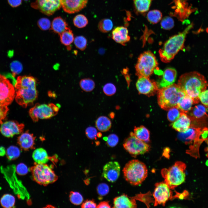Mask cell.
<instances>
[{"instance_id": "1", "label": "cell", "mask_w": 208, "mask_h": 208, "mask_svg": "<svg viewBox=\"0 0 208 208\" xmlns=\"http://www.w3.org/2000/svg\"><path fill=\"white\" fill-rule=\"evenodd\" d=\"M178 85L186 95L192 99L194 104L198 103L199 95L206 90L208 86L205 77L196 71L191 72L183 74L179 78Z\"/></svg>"}, {"instance_id": "2", "label": "cell", "mask_w": 208, "mask_h": 208, "mask_svg": "<svg viewBox=\"0 0 208 208\" xmlns=\"http://www.w3.org/2000/svg\"><path fill=\"white\" fill-rule=\"evenodd\" d=\"M36 80L32 76L18 77L14 86L16 102L24 108L32 105L38 95Z\"/></svg>"}, {"instance_id": "3", "label": "cell", "mask_w": 208, "mask_h": 208, "mask_svg": "<svg viewBox=\"0 0 208 208\" xmlns=\"http://www.w3.org/2000/svg\"><path fill=\"white\" fill-rule=\"evenodd\" d=\"M193 24L188 25L182 32L170 38L159 52L160 58L165 63L170 62L184 47L187 34L193 27Z\"/></svg>"}, {"instance_id": "4", "label": "cell", "mask_w": 208, "mask_h": 208, "mask_svg": "<svg viewBox=\"0 0 208 208\" xmlns=\"http://www.w3.org/2000/svg\"><path fill=\"white\" fill-rule=\"evenodd\" d=\"M157 93L158 104L166 110L177 107L180 101L186 95L178 84H175L159 89Z\"/></svg>"}, {"instance_id": "5", "label": "cell", "mask_w": 208, "mask_h": 208, "mask_svg": "<svg viewBox=\"0 0 208 208\" xmlns=\"http://www.w3.org/2000/svg\"><path fill=\"white\" fill-rule=\"evenodd\" d=\"M123 172L125 180L134 185L141 184L148 174V170L146 165L137 159L128 162L124 168Z\"/></svg>"}, {"instance_id": "6", "label": "cell", "mask_w": 208, "mask_h": 208, "mask_svg": "<svg viewBox=\"0 0 208 208\" xmlns=\"http://www.w3.org/2000/svg\"><path fill=\"white\" fill-rule=\"evenodd\" d=\"M185 164L177 161L168 168L161 170V174L164 182L171 190H174L183 183L185 180Z\"/></svg>"}, {"instance_id": "7", "label": "cell", "mask_w": 208, "mask_h": 208, "mask_svg": "<svg viewBox=\"0 0 208 208\" xmlns=\"http://www.w3.org/2000/svg\"><path fill=\"white\" fill-rule=\"evenodd\" d=\"M34 180L38 184L46 186L55 182L58 177L54 171L46 164H37L29 169Z\"/></svg>"}, {"instance_id": "8", "label": "cell", "mask_w": 208, "mask_h": 208, "mask_svg": "<svg viewBox=\"0 0 208 208\" xmlns=\"http://www.w3.org/2000/svg\"><path fill=\"white\" fill-rule=\"evenodd\" d=\"M158 62L151 52H144L139 56L135 66L136 74L138 77H149L157 67Z\"/></svg>"}, {"instance_id": "9", "label": "cell", "mask_w": 208, "mask_h": 208, "mask_svg": "<svg viewBox=\"0 0 208 208\" xmlns=\"http://www.w3.org/2000/svg\"><path fill=\"white\" fill-rule=\"evenodd\" d=\"M60 107L53 103L48 104L36 103L29 110L30 117L34 122L40 119H47L58 113Z\"/></svg>"}, {"instance_id": "10", "label": "cell", "mask_w": 208, "mask_h": 208, "mask_svg": "<svg viewBox=\"0 0 208 208\" xmlns=\"http://www.w3.org/2000/svg\"><path fill=\"white\" fill-rule=\"evenodd\" d=\"M123 145L125 150L133 156L144 154L148 152L150 148L149 145L136 137L132 132L125 139Z\"/></svg>"}, {"instance_id": "11", "label": "cell", "mask_w": 208, "mask_h": 208, "mask_svg": "<svg viewBox=\"0 0 208 208\" xmlns=\"http://www.w3.org/2000/svg\"><path fill=\"white\" fill-rule=\"evenodd\" d=\"M208 108L201 105L192 107L188 113L191 120L190 126L203 128L208 127Z\"/></svg>"}, {"instance_id": "12", "label": "cell", "mask_w": 208, "mask_h": 208, "mask_svg": "<svg viewBox=\"0 0 208 208\" xmlns=\"http://www.w3.org/2000/svg\"><path fill=\"white\" fill-rule=\"evenodd\" d=\"M14 86L5 76L0 74V105L7 106L15 96Z\"/></svg>"}, {"instance_id": "13", "label": "cell", "mask_w": 208, "mask_h": 208, "mask_svg": "<svg viewBox=\"0 0 208 208\" xmlns=\"http://www.w3.org/2000/svg\"><path fill=\"white\" fill-rule=\"evenodd\" d=\"M155 186L153 194L155 199L154 206L158 205L164 206L169 200L173 199L172 191L164 182L156 183Z\"/></svg>"}, {"instance_id": "14", "label": "cell", "mask_w": 208, "mask_h": 208, "mask_svg": "<svg viewBox=\"0 0 208 208\" xmlns=\"http://www.w3.org/2000/svg\"><path fill=\"white\" fill-rule=\"evenodd\" d=\"M31 6L48 16L53 15L61 7L60 0H36Z\"/></svg>"}, {"instance_id": "15", "label": "cell", "mask_w": 208, "mask_h": 208, "mask_svg": "<svg viewBox=\"0 0 208 208\" xmlns=\"http://www.w3.org/2000/svg\"><path fill=\"white\" fill-rule=\"evenodd\" d=\"M136 86L139 94L149 97L155 94L159 89L157 82L151 80L149 77H139Z\"/></svg>"}, {"instance_id": "16", "label": "cell", "mask_w": 208, "mask_h": 208, "mask_svg": "<svg viewBox=\"0 0 208 208\" xmlns=\"http://www.w3.org/2000/svg\"><path fill=\"white\" fill-rule=\"evenodd\" d=\"M24 125L16 121H9L1 124L0 132L7 137H12L14 135L20 134L23 132Z\"/></svg>"}, {"instance_id": "17", "label": "cell", "mask_w": 208, "mask_h": 208, "mask_svg": "<svg viewBox=\"0 0 208 208\" xmlns=\"http://www.w3.org/2000/svg\"><path fill=\"white\" fill-rule=\"evenodd\" d=\"M208 129V128H201L190 126L185 131L179 133L178 137L185 144H190L193 141L194 142L200 140L199 138L200 135L205 130Z\"/></svg>"}, {"instance_id": "18", "label": "cell", "mask_w": 208, "mask_h": 208, "mask_svg": "<svg viewBox=\"0 0 208 208\" xmlns=\"http://www.w3.org/2000/svg\"><path fill=\"white\" fill-rule=\"evenodd\" d=\"M120 168V166L118 162L109 161L103 167V175L108 181L114 182L117 180L119 176Z\"/></svg>"}, {"instance_id": "19", "label": "cell", "mask_w": 208, "mask_h": 208, "mask_svg": "<svg viewBox=\"0 0 208 208\" xmlns=\"http://www.w3.org/2000/svg\"><path fill=\"white\" fill-rule=\"evenodd\" d=\"M61 7L66 13L71 14L77 12L85 8L88 0H60Z\"/></svg>"}, {"instance_id": "20", "label": "cell", "mask_w": 208, "mask_h": 208, "mask_svg": "<svg viewBox=\"0 0 208 208\" xmlns=\"http://www.w3.org/2000/svg\"><path fill=\"white\" fill-rule=\"evenodd\" d=\"M36 137L28 130L22 133L17 138V143L21 149L28 151L35 148Z\"/></svg>"}, {"instance_id": "21", "label": "cell", "mask_w": 208, "mask_h": 208, "mask_svg": "<svg viewBox=\"0 0 208 208\" xmlns=\"http://www.w3.org/2000/svg\"><path fill=\"white\" fill-rule=\"evenodd\" d=\"M112 38L116 42L124 46L130 39L128 29L123 26L117 27L113 30Z\"/></svg>"}, {"instance_id": "22", "label": "cell", "mask_w": 208, "mask_h": 208, "mask_svg": "<svg viewBox=\"0 0 208 208\" xmlns=\"http://www.w3.org/2000/svg\"><path fill=\"white\" fill-rule=\"evenodd\" d=\"M177 72L173 68H168L164 71L162 79L157 83L159 89L171 85L174 83L176 78Z\"/></svg>"}, {"instance_id": "23", "label": "cell", "mask_w": 208, "mask_h": 208, "mask_svg": "<svg viewBox=\"0 0 208 208\" xmlns=\"http://www.w3.org/2000/svg\"><path fill=\"white\" fill-rule=\"evenodd\" d=\"M113 203L114 208H135L137 206L135 199L125 194L115 197Z\"/></svg>"}, {"instance_id": "24", "label": "cell", "mask_w": 208, "mask_h": 208, "mask_svg": "<svg viewBox=\"0 0 208 208\" xmlns=\"http://www.w3.org/2000/svg\"><path fill=\"white\" fill-rule=\"evenodd\" d=\"M191 120L186 114L181 112L179 118L171 124L172 127L176 131L181 132L187 130L190 127Z\"/></svg>"}, {"instance_id": "25", "label": "cell", "mask_w": 208, "mask_h": 208, "mask_svg": "<svg viewBox=\"0 0 208 208\" xmlns=\"http://www.w3.org/2000/svg\"><path fill=\"white\" fill-rule=\"evenodd\" d=\"M51 28L54 32L60 34L70 28L66 21L62 17L59 16L53 20Z\"/></svg>"}, {"instance_id": "26", "label": "cell", "mask_w": 208, "mask_h": 208, "mask_svg": "<svg viewBox=\"0 0 208 208\" xmlns=\"http://www.w3.org/2000/svg\"><path fill=\"white\" fill-rule=\"evenodd\" d=\"M32 158L37 164H46L49 159V157L45 149L42 148L35 149L32 154Z\"/></svg>"}, {"instance_id": "27", "label": "cell", "mask_w": 208, "mask_h": 208, "mask_svg": "<svg viewBox=\"0 0 208 208\" xmlns=\"http://www.w3.org/2000/svg\"><path fill=\"white\" fill-rule=\"evenodd\" d=\"M95 125L99 131L104 132L107 131L111 128L112 122L107 117L101 116L96 120Z\"/></svg>"}, {"instance_id": "28", "label": "cell", "mask_w": 208, "mask_h": 208, "mask_svg": "<svg viewBox=\"0 0 208 208\" xmlns=\"http://www.w3.org/2000/svg\"><path fill=\"white\" fill-rule=\"evenodd\" d=\"M135 135L139 139L145 142L150 141V132L143 126L135 127L134 129Z\"/></svg>"}, {"instance_id": "29", "label": "cell", "mask_w": 208, "mask_h": 208, "mask_svg": "<svg viewBox=\"0 0 208 208\" xmlns=\"http://www.w3.org/2000/svg\"><path fill=\"white\" fill-rule=\"evenodd\" d=\"M193 103L192 99L186 95L178 103L177 107L181 112L185 114L187 113L191 109Z\"/></svg>"}, {"instance_id": "30", "label": "cell", "mask_w": 208, "mask_h": 208, "mask_svg": "<svg viewBox=\"0 0 208 208\" xmlns=\"http://www.w3.org/2000/svg\"><path fill=\"white\" fill-rule=\"evenodd\" d=\"M152 0H133L136 11L143 13L147 12L150 7Z\"/></svg>"}, {"instance_id": "31", "label": "cell", "mask_w": 208, "mask_h": 208, "mask_svg": "<svg viewBox=\"0 0 208 208\" xmlns=\"http://www.w3.org/2000/svg\"><path fill=\"white\" fill-rule=\"evenodd\" d=\"M61 42L64 45L69 46L73 41L74 37L70 28L59 34Z\"/></svg>"}, {"instance_id": "32", "label": "cell", "mask_w": 208, "mask_h": 208, "mask_svg": "<svg viewBox=\"0 0 208 208\" xmlns=\"http://www.w3.org/2000/svg\"><path fill=\"white\" fill-rule=\"evenodd\" d=\"M15 199L11 194H6L3 195L1 198L0 203L1 206L5 208H11L14 207Z\"/></svg>"}, {"instance_id": "33", "label": "cell", "mask_w": 208, "mask_h": 208, "mask_svg": "<svg viewBox=\"0 0 208 208\" xmlns=\"http://www.w3.org/2000/svg\"><path fill=\"white\" fill-rule=\"evenodd\" d=\"M113 23L111 20L109 18L101 19L98 24V28L99 31L104 33H107L112 29Z\"/></svg>"}, {"instance_id": "34", "label": "cell", "mask_w": 208, "mask_h": 208, "mask_svg": "<svg viewBox=\"0 0 208 208\" xmlns=\"http://www.w3.org/2000/svg\"><path fill=\"white\" fill-rule=\"evenodd\" d=\"M161 12L159 10H154L149 11L147 15L148 21L151 23L155 24L161 20L162 17Z\"/></svg>"}, {"instance_id": "35", "label": "cell", "mask_w": 208, "mask_h": 208, "mask_svg": "<svg viewBox=\"0 0 208 208\" xmlns=\"http://www.w3.org/2000/svg\"><path fill=\"white\" fill-rule=\"evenodd\" d=\"M79 85L81 89L86 92H90L93 90L95 87L94 81L90 78H85L81 80Z\"/></svg>"}, {"instance_id": "36", "label": "cell", "mask_w": 208, "mask_h": 208, "mask_svg": "<svg viewBox=\"0 0 208 208\" xmlns=\"http://www.w3.org/2000/svg\"><path fill=\"white\" fill-rule=\"evenodd\" d=\"M20 153V150L18 147L11 146L7 149L6 155L8 159L11 161L17 159L19 156Z\"/></svg>"}, {"instance_id": "37", "label": "cell", "mask_w": 208, "mask_h": 208, "mask_svg": "<svg viewBox=\"0 0 208 208\" xmlns=\"http://www.w3.org/2000/svg\"><path fill=\"white\" fill-rule=\"evenodd\" d=\"M74 25L78 28L85 27L88 24V20L86 17L82 14L76 15L73 19Z\"/></svg>"}, {"instance_id": "38", "label": "cell", "mask_w": 208, "mask_h": 208, "mask_svg": "<svg viewBox=\"0 0 208 208\" xmlns=\"http://www.w3.org/2000/svg\"><path fill=\"white\" fill-rule=\"evenodd\" d=\"M151 193L149 192L145 194L141 193L138 194L131 198L142 202L145 204L148 207H149V203H152L153 201L152 198L151 197Z\"/></svg>"}, {"instance_id": "39", "label": "cell", "mask_w": 208, "mask_h": 208, "mask_svg": "<svg viewBox=\"0 0 208 208\" xmlns=\"http://www.w3.org/2000/svg\"><path fill=\"white\" fill-rule=\"evenodd\" d=\"M181 112L177 107H172L168 110L167 118L171 122H174L180 116Z\"/></svg>"}, {"instance_id": "40", "label": "cell", "mask_w": 208, "mask_h": 208, "mask_svg": "<svg viewBox=\"0 0 208 208\" xmlns=\"http://www.w3.org/2000/svg\"><path fill=\"white\" fill-rule=\"evenodd\" d=\"M69 199L71 202L75 205H79L83 202V198L79 192L71 191L70 193Z\"/></svg>"}, {"instance_id": "41", "label": "cell", "mask_w": 208, "mask_h": 208, "mask_svg": "<svg viewBox=\"0 0 208 208\" xmlns=\"http://www.w3.org/2000/svg\"><path fill=\"white\" fill-rule=\"evenodd\" d=\"M74 43L76 47L81 51L84 50L86 47L87 40L83 36H78L74 39Z\"/></svg>"}, {"instance_id": "42", "label": "cell", "mask_w": 208, "mask_h": 208, "mask_svg": "<svg viewBox=\"0 0 208 208\" xmlns=\"http://www.w3.org/2000/svg\"><path fill=\"white\" fill-rule=\"evenodd\" d=\"M161 27L165 30H170L174 25V21L171 17L166 16L161 20L160 23Z\"/></svg>"}, {"instance_id": "43", "label": "cell", "mask_w": 208, "mask_h": 208, "mask_svg": "<svg viewBox=\"0 0 208 208\" xmlns=\"http://www.w3.org/2000/svg\"><path fill=\"white\" fill-rule=\"evenodd\" d=\"M37 25L39 27L43 30L49 29L51 26L50 20L46 18L40 19L37 22Z\"/></svg>"}, {"instance_id": "44", "label": "cell", "mask_w": 208, "mask_h": 208, "mask_svg": "<svg viewBox=\"0 0 208 208\" xmlns=\"http://www.w3.org/2000/svg\"><path fill=\"white\" fill-rule=\"evenodd\" d=\"M103 90L105 94L108 96L114 95L116 92V88L112 83H108L105 84L103 88Z\"/></svg>"}, {"instance_id": "45", "label": "cell", "mask_w": 208, "mask_h": 208, "mask_svg": "<svg viewBox=\"0 0 208 208\" xmlns=\"http://www.w3.org/2000/svg\"><path fill=\"white\" fill-rule=\"evenodd\" d=\"M107 145L110 147H113L116 146L119 142V138L118 136L115 134H111L109 135L107 138Z\"/></svg>"}, {"instance_id": "46", "label": "cell", "mask_w": 208, "mask_h": 208, "mask_svg": "<svg viewBox=\"0 0 208 208\" xmlns=\"http://www.w3.org/2000/svg\"><path fill=\"white\" fill-rule=\"evenodd\" d=\"M98 194L101 196H103L107 194L109 191V187L106 184L102 183L99 184L97 188Z\"/></svg>"}, {"instance_id": "47", "label": "cell", "mask_w": 208, "mask_h": 208, "mask_svg": "<svg viewBox=\"0 0 208 208\" xmlns=\"http://www.w3.org/2000/svg\"><path fill=\"white\" fill-rule=\"evenodd\" d=\"M85 133L88 139L91 140L96 139L97 131L94 127L90 126L87 127L86 129Z\"/></svg>"}, {"instance_id": "48", "label": "cell", "mask_w": 208, "mask_h": 208, "mask_svg": "<svg viewBox=\"0 0 208 208\" xmlns=\"http://www.w3.org/2000/svg\"><path fill=\"white\" fill-rule=\"evenodd\" d=\"M16 171L18 175H24L28 173V169L25 164L21 163L17 166L16 168Z\"/></svg>"}, {"instance_id": "49", "label": "cell", "mask_w": 208, "mask_h": 208, "mask_svg": "<svg viewBox=\"0 0 208 208\" xmlns=\"http://www.w3.org/2000/svg\"><path fill=\"white\" fill-rule=\"evenodd\" d=\"M200 101L206 107L208 108V90L201 92L199 95Z\"/></svg>"}, {"instance_id": "50", "label": "cell", "mask_w": 208, "mask_h": 208, "mask_svg": "<svg viewBox=\"0 0 208 208\" xmlns=\"http://www.w3.org/2000/svg\"><path fill=\"white\" fill-rule=\"evenodd\" d=\"M11 68L14 74H16L20 73L23 67L20 62L16 61L12 63Z\"/></svg>"}, {"instance_id": "51", "label": "cell", "mask_w": 208, "mask_h": 208, "mask_svg": "<svg viewBox=\"0 0 208 208\" xmlns=\"http://www.w3.org/2000/svg\"><path fill=\"white\" fill-rule=\"evenodd\" d=\"M9 109L7 106L0 105V124H2L3 120L5 118Z\"/></svg>"}, {"instance_id": "52", "label": "cell", "mask_w": 208, "mask_h": 208, "mask_svg": "<svg viewBox=\"0 0 208 208\" xmlns=\"http://www.w3.org/2000/svg\"><path fill=\"white\" fill-rule=\"evenodd\" d=\"M96 204L93 200H87L83 203L81 205V207L96 208Z\"/></svg>"}, {"instance_id": "53", "label": "cell", "mask_w": 208, "mask_h": 208, "mask_svg": "<svg viewBox=\"0 0 208 208\" xmlns=\"http://www.w3.org/2000/svg\"><path fill=\"white\" fill-rule=\"evenodd\" d=\"M9 5L12 7L16 8L20 5L22 3V0H7Z\"/></svg>"}, {"instance_id": "54", "label": "cell", "mask_w": 208, "mask_h": 208, "mask_svg": "<svg viewBox=\"0 0 208 208\" xmlns=\"http://www.w3.org/2000/svg\"><path fill=\"white\" fill-rule=\"evenodd\" d=\"M96 208H111L108 201H103L101 202L96 206Z\"/></svg>"}, {"instance_id": "55", "label": "cell", "mask_w": 208, "mask_h": 208, "mask_svg": "<svg viewBox=\"0 0 208 208\" xmlns=\"http://www.w3.org/2000/svg\"><path fill=\"white\" fill-rule=\"evenodd\" d=\"M6 153V151L5 148L3 146H0V156H3Z\"/></svg>"}, {"instance_id": "56", "label": "cell", "mask_w": 208, "mask_h": 208, "mask_svg": "<svg viewBox=\"0 0 208 208\" xmlns=\"http://www.w3.org/2000/svg\"><path fill=\"white\" fill-rule=\"evenodd\" d=\"M102 136V133L101 132H98L97 133V137L98 138H100Z\"/></svg>"}, {"instance_id": "57", "label": "cell", "mask_w": 208, "mask_h": 208, "mask_svg": "<svg viewBox=\"0 0 208 208\" xmlns=\"http://www.w3.org/2000/svg\"><path fill=\"white\" fill-rule=\"evenodd\" d=\"M109 115L110 116L111 118H113L114 117V114L113 112L111 113Z\"/></svg>"}, {"instance_id": "58", "label": "cell", "mask_w": 208, "mask_h": 208, "mask_svg": "<svg viewBox=\"0 0 208 208\" xmlns=\"http://www.w3.org/2000/svg\"><path fill=\"white\" fill-rule=\"evenodd\" d=\"M207 144H208V140H207ZM207 151L208 154V147H207Z\"/></svg>"}, {"instance_id": "59", "label": "cell", "mask_w": 208, "mask_h": 208, "mask_svg": "<svg viewBox=\"0 0 208 208\" xmlns=\"http://www.w3.org/2000/svg\"><path fill=\"white\" fill-rule=\"evenodd\" d=\"M206 164H207L208 165V161H207V163Z\"/></svg>"}, {"instance_id": "60", "label": "cell", "mask_w": 208, "mask_h": 208, "mask_svg": "<svg viewBox=\"0 0 208 208\" xmlns=\"http://www.w3.org/2000/svg\"><path fill=\"white\" fill-rule=\"evenodd\" d=\"M24 0L27 1H28L29 0Z\"/></svg>"}]
</instances>
